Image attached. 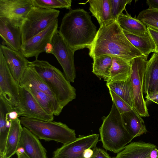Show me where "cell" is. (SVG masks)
<instances>
[{
    "instance_id": "13",
    "label": "cell",
    "mask_w": 158,
    "mask_h": 158,
    "mask_svg": "<svg viewBox=\"0 0 158 158\" xmlns=\"http://www.w3.org/2000/svg\"><path fill=\"white\" fill-rule=\"evenodd\" d=\"M33 7L32 0H0V17L20 27Z\"/></svg>"
},
{
    "instance_id": "34",
    "label": "cell",
    "mask_w": 158,
    "mask_h": 158,
    "mask_svg": "<svg viewBox=\"0 0 158 158\" xmlns=\"http://www.w3.org/2000/svg\"><path fill=\"white\" fill-rule=\"evenodd\" d=\"M146 102H153L158 105V92L149 95H146Z\"/></svg>"
},
{
    "instance_id": "31",
    "label": "cell",
    "mask_w": 158,
    "mask_h": 158,
    "mask_svg": "<svg viewBox=\"0 0 158 158\" xmlns=\"http://www.w3.org/2000/svg\"><path fill=\"white\" fill-rule=\"evenodd\" d=\"M147 28L155 45V49L154 52L158 53V30L148 27H147Z\"/></svg>"
},
{
    "instance_id": "40",
    "label": "cell",
    "mask_w": 158,
    "mask_h": 158,
    "mask_svg": "<svg viewBox=\"0 0 158 158\" xmlns=\"http://www.w3.org/2000/svg\"></svg>"
},
{
    "instance_id": "32",
    "label": "cell",
    "mask_w": 158,
    "mask_h": 158,
    "mask_svg": "<svg viewBox=\"0 0 158 158\" xmlns=\"http://www.w3.org/2000/svg\"><path fill=\"white\" fill-rule=\"evenodd\" d=\"M94 149V153L92 158H114L111 157L106 152L102 149L96 146Z\"/></svg>"
},
{
    "instance_id": "19",
    "label": "cell",
    "mask_w": 158,
    "mask_h": 158,
    "mask_svg": "<svg viewBox=\"0 0 158 158\" xmlns=\"http://www.w3.org/2000/svg\"><path fill=\"white\" fill-rule=\"evenodd\" d=\"M156 146L141 142L131 143L114 158H151L150 153Z\"/></svg>"
},
{
    "instance_id": "29",
    "label": "cell",
    "mask_w": 158,
    "mask_h": 158,
    "mask_svg": "<svg viewBox=\"0 0 158 158\" xmlns=\"http://www.w3.org/2000/svg\"><path fill=\"white\" fill-rule=\"evenodd\" d=\"M109 91L113 102L114 103L121 114L132 109L133 108L113 91L110 90H109Z\"/></svg>"
},
{
    "instance_id": "1",
    "label": "cell",
    "mask_w": 158,
    "mask_h": 158,
    "mask_svg": "<svg viewBox=\"0 0 158 158\" xmlns=\"http://www.w3.org/2000/svg\"><path fill=\"white\" fill-rule=\"evenodd\" d=\"M89 49V55L93 59L107 55L131 62L143 56L127 38L117 21L100 27Z\"/></svg>"
},
{
    "instance_id": "16",
    "label": "cell",
    "mask_w": 158,
    "mask_h": 158,
    "mask_svg": "<svg viewBox=\"0 0 158 158\" xmlns=\"http://www.w3.org/2000/svg\"><path fill=\"white\" fill-rule=\"evenodd\" d=\"M0 35L3 45L15 51H20L22 44L20 27L13 25L6 18L0 17Z\"/></svg>"
},
{
    "instance_id": "6",
    "label": "cell",
    "mask_w": 158,
    "mask_h": 158,
    "mask_svg": "<svg viewBox=\"0 0 158 158\" xmlns=\"http://www.w3.org/2000/svg\"><path fill=\"white\" fill-rule=\"evenodd\" d=\"M60 11L34 7L26 16L20 27L22 44L41 32L58 19Z\"/></svg>"
},
{
    "instance_id": "5",
    "label": "cell",
    "mask_w": 158,
    "mask_h": 158,
    "mask_svg": "<svg viewBox=\"0 0 158 158\" xmlns=\"http://www.w3.org/2000/svg\"><path fill=\"white\" fill-rule=\"evenodd\" d=\"M19 119L22 125L40 139L65 144L77 139L75 130L61 122L44 121L22 116Z\"/></svg>"
},
{
    "instance_id": "4",
    "label": "cell",
    "mask_w": 158,
    "mask_h": 158,
    "mask_svg": "<svg viewBox=\"0 0 158 158\" xmlns=\"http://www.w3.org/2000/svg\"><path fill=\"white\" fill-rule=\"evenodd\" d=\"M29 65L44 81L63 107L76 98V89L58 69L48 61L38 59L30 62Z\"/></svg>"
},
{
    "instance_id": "37",
    "label": "cell",
    "mask_w": 158,
    "mask_h": 158,
    "mask_svg": "<svg viewBox=\"0 0 158 158\" xmlns=\"http://www.w3.org/2000/svg\"><path fill=\"white\" fill-rule=\"evenodd\" d=\"M151 158H158V149L156 147L154 148L150 153Z\"/></svg>"
},
{
    "instance_id": "7",
    "label": "cell",
    "mask_w": 158,
    "mask_h": 158,
    "mask_svg": "<svg viewBox=\"0 0 158 158\" xmlns=\"http://www.w3.org/2000/svg\"><path fill=\"white\" fill-rule=\"evenodd\" d=\"M45 51L55 56L62 67L67 80L74 82L76 77L74 60L75 51L69 46L58 30L46 46Z\"/></svg>"
},
{
    "instance_id": "3",
    "label": "cell",
    "mask_w": 158,
    "mask_h": 158,
    "mask_svg": "<svg viewBox=\"0 0 158 158\" xmlns=\"http://www.w3.org/2000/svg\"><path fill=\"white\" fill-rule=\"evenodd\" d=\"M102 119L99 132L103 147L107 151L118 154L134 138L125 127L121 114L113 102L109 114Z\"/></svg>"
},
{
    "instance_id": "23",
    "label": "cell",
    "mask_w": 158,
    "mask_h": 158,
    "mask_svg": "<svg viewBox=\"0 0 158 158\" xmlns=\"http://www.w3.org/2000/svg\"><path fill=\"white\" fill-rule=\"evenodd\" d=\"M126 11L118 16L117 22L123 30L130 33L138 35H142L148 32L147 28L141 21L135 17L133 18Z\"/></svg>"
},
{
    "instance_id": "8",
    "label": "cell",
    "mask_w": 158,
    "mask_h": 158,
    "mask_svg": "<svg viewBox=\"0 0 158 158\" xmlns=\"http://www.w3.org/2000/svg\"><path fill=\"white\" fill-rule=\"evenodd\" d=\"M147 61V58L143 55L133 59L131 61L130 78L134 108L140 116L144 117L149 116L143 96V78Z\"/></svg>"
},
{
    "instance_id": "20",
    "label": "cell",
    "mask_w": 158,
    "mask_h": 158,
    "mask_svg": "<svg viewBox=\"0 0 158 158\" xmlns=\"http://www.w3.org/2000/svg\"><path fill=\"white\" fill-rule=\"evenodd\" d=\"M89 10L98 21L100 27L107 25L114 21L111 13L110 0H89Z\"/></svg>"
},
{
    "instance_id": "21",
    "label": "cell",
    "mask_w": 158,
    "mask_h": 158,
    "mask_svg": "<svg viewBox=\"0 0 158 158\" xmlns=\"http://www.w3.org/2000/svg\"><path fill=\"white\" fill-rule=\"evenodd\" d=\"M23 128L19 118L12 121L7 140L5 158H10L17 152Z\"/></svg>"
},
{
    "instance_id": "2",
    "label": "cell",
    "mask_w": 158,
    "mask_h": 158,
    "mask_svg": "<svg viewBox=\"0 0 158 158\" xmlns=\"http://www.w3.org/2000/svg\"><path fill=\"white\" fill-rule=\"evenodd\" d=\"M58 31L75 51L85 48L89 49L97 32L89 13L80 8L71 9L65 14Z\"/></svg>"
},
{
    "instance_id": "39",
    "label": "cell",
    "mask_w": 158,
    "mask_h": 158,
    "mask_svg": "<svg viewBox=\"0 0 158 158\" xmlns=\"http://www.w3.org/2000/svg\"><path fill=\"white\" fill-rule=\"evenodd\" d=\"M0 158H5V155L0 154Z\"/></svg>"
},
{
    "instance_id": "18",
    "label": "cell",
    "mask_w": 158,
    "mask_h": 158,
    "mask_svg": "<svg viewBox=\"0 0 158 158\" xmlns=\"http://www.w3.org/2000/svg\"><path fill=\"white\" fill-rule=\"evenodd\" d=\"M121 115L125 127L134 138L147 133L144 121L134 108Z\"/></svg>"
},
{
    "instance_id": "15",
    "label": "cell",
    "mask_w": 158,
    "mask_h": 158,
    "mask_svg": "<svg viewBox=\"0 0 158 158\" xmlns=\"http://www.w3.org/2000/svg\"><path fill=\"white\" fill-rule=\"evenodd\" d=\"M29 158H47V151L39 139L29 129L23 127L19 149Z\"/></svg>"
},
{
    "instance_id": "28",
    "label": "cell",
    "mask_w": 158,
    "mask_h": 158,
    "mask_svg": "<svg viewBox=\"0 0 158 158\" xmlns=\"http://www.w3.org/2000/svg\"><path fill=\"white\" fill-rule=\"evenodd\" d=\"M111 13L114 21H117L127 4H130L131 0H110Z\"/></svg>"
},
{
    "instance_id": "10",
    "label": "cell",
    "mask_w": 158,
    "mask_h": 158,
    "mask_svg": "<svg viewBox=\"0 0 158 158\" xmlns=\"http://www.w3.org/2000/svg\"><path fill=\"white\" fill-rule=\"evenodd\" d=\"M19 84L13 77L0 50V97L15 110L19 102Z\"/></svg>"
},
{
    "instance_id": "38",
    "label": "cell",
    "mask_w": 158,
    "mask_h": 158,
    "mask_svg": "<svg viewBox=\"0 0 158 158\" xmlns=\"http://www.w3.org/2000/svg\"><path fill=\"white\" fill-rule=\"evenodd\" d=\"M17 158H29L23 151L18 150L16 153Z\"/></svg>"
},
{
    "instance_id": "36",
    "label": "cell",
    "mask_w": 158,
    "mask_h": 158,
    "mask_svg": "<svg viewBox=\"0 0 158 158\" xmlns=\"http://www.w3.org/2000/svg\"><path fill=\"white\" fill-rule=\"evenodd\" d=\"M146 2L149 8L158 10V0H148Z\"/></svg>"
},
{
    "instance_id": "11",
    "label": "cell",
    "mask_w": 158,
    "mask_h": 158,
    "mask_svg": "<svg viewBox=\"0 0 158 158\" xmlns=\"http://www.w3.org/2000/svg\"><path fill=\"white\" fill-rule=\"evenodd\" d=\"M15 110L19 117H24L52 121L54 115L48 114L43 108L30 92L25 87H19V102Z\"/></svg>"
},
{
    "instance_id": "24",
    "label": "cell",
    "mask_w": 158,
    "mask_h": 158,
    "mask_svg": "<svg viewBox=\"0 0 158 158\" xmlns=\"http://www.w3.org/2000/svg\"><path fill=\"white\" fill-rule=\"evenodd\" d=\"M112 64L108 81H123L130 78L131 62L117 57L112 56Z\"/></svg>"
},
{
    "instance_id": "33",
    "label": "cell",
    "mask_w": 158,
    "mask_h": 158,
    "mask_svg": "<svg viewBox=\"0 0 158 158\" xmlns=\"http://www.w3.org/2000/svg\"><path fill=\"white\" fill-rule=\"evenodd\" d=\"M139 20L147 27L158 30V21L149 19H141Z\"/></svg>"
},
{
    "instance_id": "26",
    "label": "cell",
    "mask_w": 158,
    "mask_h": 158,
    "mask_svg": "<svg viewBox=\"0 0 158 158\" xmlns=\"http://www.w3.org/2000/svg\"><path fill=\"white\" fill-rule=\"evenodd\" d=\"M93 60V73L100 79L103 78L108 82L112 64V57L102 55L94 58Z\"/></svg>"
},
{
    "instance_id": "22",
    "label": "cell",
    "mask_w": 158,
    "mask_h": 158,
    "mask_svg": "<svg viewBox=\"0 0 158 158\" xmlns=\"http://www.w3.org/2000/svg\"><path fill=\"white\" fill-rule=\"evenodd\" d=\"M123 31L130 42L143 56L147 58L151 53L154 52L155 45L148 32L143 35H138Z\"/></svg>"
},
{
    "instance_id": "35",
    "label": "cell",
    "mask_w": 158,
    "mask_h": 158,
    "mask_svg": "<svg viewBox=\"0 0 158 158\" xmlns=\"http://www.w3.org/2000/svg\"><path fill=\"white\" fill-rule=\"evenodd\" d=\"M8 115L9 119L12 121L19 117L18 113L14 109L11 110L8 113Z\"/></svg>"
},
{
    "instance_id": "25",
    "label": "cell",
    "mask_w": 158,
    "mask_h": 158,
    "mask_svg": "<svg viewBox=\"0 0 158 158\" xmlns=\"http://www.w3.org/2000/svg\"><path fill=\"white\" fill-rule=\"evenodd\" d=\"M130 78L125 80L107 82L106 85L109 90L113 91L133 108V98Z\"/></svg>"
},
{
    "instance_id": "12",
    "label": "cell",
    "mask_w": 158,
    "mask_h": 158,
    "mask_svg": "<svg viewBox=\"0 0 158 158\" xmlns=\"http://www.w3.org/2000/svg\"><path fill=\"white\" fill-rule=\"evenodd\" d=\"M58 21L57 19L44 30L22 44L20 51L26 58L35 56L37 59L40 53L45 51L58 30Z\"/></svg>"
},
{
    "instance_id": "9",
    "label": "cell",
    "mask_w": 158,
    "mask_h": 158,
    "mask_svg": "<svg viewBox=\"0 0 158 158\" xmlns=\"http://www.w3.org/2000/svg\"><path fill=\"white\" fill-rule=\"evenodd\" d=\"M99 135H79L74 141L63 144L53 152L52 158H92L94 148L99 141Z\"/></svg>"
},
{
    "instance_id": "27",
    "label": "cell",
    "mask_w": 158,
    "mask_h": 158,
    "mask_svg": "<svg viewBox=\"0 0 158 158\" xmlns=\"http://www.w3.org/2000/svg\"><path fill=\"white\" fill-rule=\"evenodd\" d=\"M33 6L47 9L65 8L70 9L71 0H32Z\"/></svg>"
},
{
    "instance_id": "30",
    "label": "cell",
    "mask_w": 158,
    "mask_h": 158,
    "mask_svg": "<svg viewBox=\"0 0 158 158\" xmlns=\"http://www.w3.org/2000/svg\"><path fill=\"white\" fill-rule=\"evenodd\" d=\"M137 18L149 19L158 21V10L149 8L143 10L138 15Z\"/></svg>"
},
{
    "instance_id": "14",
    "label": "cell",
    "mask_w": 158,
    "mask_h": 158,
    "mask_svg": "<svg viewBox=\"0 0 158 158\" xmlns=\"http://www.w3.org/2000/svg\"><path fill=\"white\" fill-rule=\"evenodd\" d=\"M0 50L3 54L11 74L19 84L30 62L20 51H15L3 44L0 45Z\"/></svg>"
},
{
    "instance_id": "17",
    "label": "cell",
    "mask_w": 158,
    "mask_h": 158,
    "mask_svg": "<svg viewBox=\"0 0 158 158\" xmlns=\"http://www.w3.org/2000/svg\"><path fill=\"white\" fill-rule=\"evenodd\" d=\"M143 88V92L146 95L158 92V53L154 52L147 61Z\"/></svg>"
}]
</instances>
